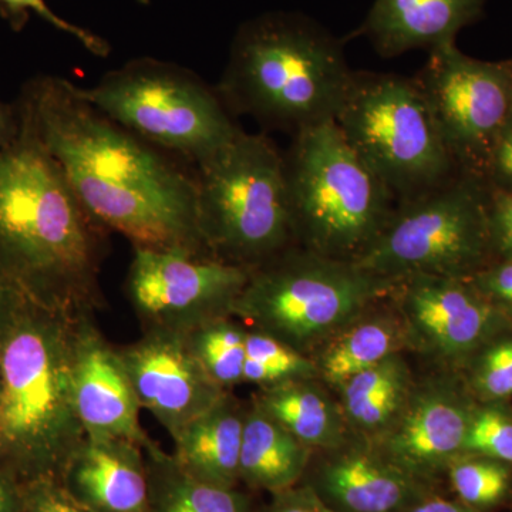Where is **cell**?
Returning <instances> with one entry per match:
<instances>
[{"instance_id": "obj_1", "label": "cell", "mask_w": 512, "mask_h": 512, "mask_svg": "<svg viewBox=\"0 0 512 512\" xmlns=\"http://www.w3.org/2000/svg\"><path fill=\"white\" fill-rule=\"evenodd\" d=\"M22 123L100 227L124 235L134 248L208 254L198 228L195 177L94 109L76 84L36 80L26 93Z\"/></svg>"}, {"instance_id": "obj_2", "label": "cell", "mask_w": 512, "mask_h": 512, "mask_svg": "<svg viewBox=\"0 0 512 512\" xmlns=\"http://www.w3.org/2000/svg\"><path fill=\"white\" fill-rule=\"evenodd\" d=\"M101 228L20 121L0 148V272L33 305L93 315L103 308Z\"/></svg>"}, {"instance_id": "obj_3", "label": "cell", "mask_w": 512, "mask_h": 512, "mask_svg": "<svg viewBox=\"0 0 512 512\" xmlns=\"http://www.w3.org/2000/svg\"><path fill=\"white\" fill-rule=\"evenodd\" d=\"M353 72L319 23L266 13L238 30L217 92L229 111L293 137L336 119Z\"/></svg>"}, {"instance_id": "obj_4", "label": "cell", "mask_w": 512, "mask_h": 512, "mask_svg": "<svg viewBox=\"0 0 512 512\" xmlns=\"http://www.w3.org/2000/svg\"><path fill=\"white\" fill-rule=\"evenodd\" d=\"M72 316L30 303L0 343V470L57 478L86 437L73 389Z\"/></svg>"}, {"instance_id": "obj_5", "label": "cell", "mask_w": 512, "mask_h": 512, "mask_svg": "<svg viewBox=\"0 0 512 512\" xmlns=\"http://www.w3.org/2000/svg\"><path fill=\"white\" fill-rule=\"evenodd\" d=\"M284 160L296 247L355 262L392 217V192L335 120L295 134Z\"/></svg>"}, {"instance_id": "obj_6", "label": "cell", "mask_w": 512, "mask_h": 512, "mask_svg": "<svg viewBox=\"0 0 512 512\" xmlns=\"http://www.w3.org/2000/svg\"><path fill=\"white\" fill-rule=\"evenodd\" d=\"M397 284L356 262L295 245L249 272L232 316L312 356L357 316L389 299Z\"/></svg>"}, {"instance_id": "obj_7", "label": "cell", "mask_w": 512, "mask_h": 512, "mask_svg": "<svg viewBox=\"0 0 512 512\" xmlns=\"http://www.w3.org/2000/svg\"><path fill=\"white\" fill-rule=\"evenodd\" d=\"M197 218L208 254L247 268L295 247L284 154L264 134L238 136L198 165Z\"/></svg>"}, {"instance_id": "obj_8", "label": "cell", "mask_w": 512, "mask_h": 512, "mask_svg": "<svg viewBox=\"0 0 512 512\" xmlns=\"http://www.w3.org/2000/svg\"><path fill=\"white\" fill-rule=\"evenodd\" d=\"M335 123L397 204L460 173L414 77L353 72Z\"/></svg>"}, {"instance_id": "obj_9", "label": "cell", "mask_w": 512, "mask_h": 512, "mask_svg": "<svg viewBox=\"0 0 512 512\" xmlns=\"http://www.w3.org/2000/svg\"><path fill=\"white\" fill-rule=\"evenodd\" d=\"M490 187L458 173L412 201L400 202L356 264L402 281L412 276L468 279L493 261Z\"/></svg>"}, {"instance_id": "obj_10", "label": "cell", "mask_w": 512, "mask_h": 512, "mask_svg": "<svg viewBox=\"0 0 512 512\" xmlns=\"http://www.w3.org/2000/svg\"><path fill=\"white\" fill-rule=\"evenodd\" d=\"M76 92L94 109L148 144L200 165L228 146L235 126L217 90L173 64L140 59Z\"/></svg>"}, {"instance_id": "obj_11", "label": "cell", "mask_w": 512, "mask_h": 512, "mask_svg": "<svg viewBox=\"0 0 512 512\" xmlns=\"http://www.w3.org/2000/svg\"><path fill=\"white\" fill-rule=\"evenodd\" d=\"M414 80L457 170L484 180L491 151L512 113L507 63L481 62L448 43L430 50Z\"/></svg>"}, {"instance_id": "obj_12", "label": "cell", "mask_w": 512, "mask_h": 512, "mask_svg": "<svg viewBox=\"0 0 512 512\" xmlns=\"http://www.w3.org/2000/svg\"><path fill=\"white\" fill-rule=\"evenodd\" d=\"M249 272L208 254L134 248L126 293L144 330L188 333L232 316Z\"/></svg>"}, {"instance_id": "obj_13", "label": "cell", "mask_w": 512, "mask_h": 512, "mask_svg": "<svg viewBox=\"0 0 512 512\" xmlns=\"http://www.w3.org/2000/svg\"><path fill=\"white\" fill-rule=\"evenodd\" d=\"M390 299L403 320L409 350L434 367L467 365L508 319L468 279L412 276L399 281Z\"/></svg>"}, {"instance_id": "obj_14", "label": "cell", "mask_w": 512, "mask_h": 512, "mask_svg": "<svg viewBox=\"0 0 512 512\" xmlns=\"http://www.w3.org/2000/svg\"><path fill=\"white\" fill-rule=\"evenodd\" d=\"M476 399L456 369L417 376L402 414L375 446L407 473L431 484L463 456Z\"/></svg>"}, {"instance_id": "obj_15", "label": "cell", "mask_w": 512, "mask_h": 512, "mask_svg": "<svg viewBox=\"0 0 512 512\" xmlns=\"http://www.w3.org/2000/svg\"><path fill=\"white\" fill-rule=\"evenodd\" d=\"M119 350L141 410L153 414L171 437L227 392L205 372L187 333L143 330Z\"/></svg>"}, {"instance_id": "obj_16", "label": "cell", "mask_w": 512, "mask_h": 512, "mask_svg": "<svg viewBox=\"0 0 512 512\" xmlns=\"http://www.w3.org/2000/svg\"><path fill=\"white\" fill-rule=\"evenodd\" d=\"M301 483L339 512H402L437 485L407 473L365 439L315 451Z\"/></svg>"}, {"instance_id": "obj_17", "label": "cell", "mask_w": 512, "mask_h": 512, "mask_svg": "<svg viewBox=\"0 0 512 512\" xmlns=\"http://www.w3.org/2000/svg\"><path fill=\"white\" fill-rule=\"evenodd\" d=\"M73 389L86 436L123 439L146 446L140 403L120 350L94 323L93 315L73 323Z\"/></svg>"}, {"instance_id": "obj_18", "label": "cell", "mask_w": 512, "mask_h": 512, "mask_svg": "<svg viewBox=\"0 0 512 512\" xmlns=\"http://www.w3.org/2000/svg\"><path fill=\"white\" fill-rule=\"evenodd\" d=\"M60 483L96 512H150L144 447L133 441L84 437Z\"/></svg>"}, {"instance_id": "obj_19", "label": "cell", "mask_w": 512, "mask_h": 512, "mask_svg": "<svg viewBox=\"0 0 512 512\" xmlns=\"http://www.w3.org/2000/svg\"><path fill=\"white\" fill-rule=\"evenodd\" d=\"M487 0H375L360 33L383 57L456 43Z\"/></svg>"}, {"instance_id": "obj_20", "label": "cell", "mask_w": 512, "mask_h": 512, "mask_svg": "<svg viewBox=\"0 0 512 512\" xmlns=\"http://www.w3.org/2000/svg\"><path fill=\"white\" fill-rule=\"evenodd\" d=\"M244 404L225 392L207 412L171 437L174 460L192 477L218 487L237 488L244 434Z\"/></svg>"}, {"instance_id": "obj_21", "label": "cell", "mask_w": 512, "mask_h": 512, "mask_svg": "<svg viewBox=\"0 0 512 512\" xmlns=\"http://www.w3.org/2000/svg\"><path fill=\"white\" fill-rule=\"evenodd\" d=\"M409 352L406 329L392 299L376 303L336 333L312 355L318 379L335 392L350 377Z\"/></svg>"}, {"instance_id": "obj_22", "label": "cell", "mask_w": 512, "mask_h": 512, "mask_svg": "<svg viewBox=\"0 0 512 512\" xmlns=\"http://www.w3.org/2000/svg\"><path fill=\"white\" fill-rule=\"evenodd\" d=\"M251 402L313 451L338 447L352 436L338 396L318 377L261 387Z\"/></svg>"}, {"instance_id": "obj_23", "label": "cell", "mask_w": 512, "mask_h": 512, "mask_svg": "<svg viewBox=\"0 0 512 512\" xmlns=\"http://www.w3.org/2000/svg\"><path fill=\"white\" fill-rule=\"evenodd\" d=\"M417 376L404 353L350 377L335 390L350 434L375 443L402 414Z\"/></svg>"}, {"instance_id": "obj_24", "label": "cell", "mask_w": 512, "mask_h": 512, "mask_svg": "<svg viewBox=\"0 0 512 512\" xmlns=\"http://www.w3.org/2000/svg\"><path fill=\"white\" fill-rule=\"evenodd\" d=\"M313 453L264 410L249 402L239 457V483L276 494L301 484Z\"/></svg>"}, {"instance_id": "obj_25", "label": "cell", "mask_w": 512, "mask_h": 512, "mask_svg": "<svg viewBox=\"0 0 512 512\" xmlns=\"http://www.w3.org/2000/svg\"><path fill=\"white\" fill-rule=\"evenodd\" d=\"M144 456L150 512H254L248 494L192 477L153 439L144 446Z\"/></svg>"}, {"instance_id": "obj_26", "label": "cell", "mask_w": 512, "mask_h": 512, "mask_svg": "<svg viewBox=\"0 0 512 512\" xmlns=\"http://www.w3.org/2000/svg\"><path fill=\"white\" fill-rule=\"evenodd\" d=\"M247 333V326L235 316L210 320L187 333L192 352L205 372L227 392L244 383Z\"/></svg>"}, {"instance_id": "obj_27", "label": "cell", "mask_w": 512, "mask_h": 512, "mask_svg": "<svg viewBox=\"0 0 512 512\" xmlns=\"http://www.w3.org/2000/svg\"><path fill=\"white\" fill-rule=\"evenodd\" d=\"M318 377L312 356L298 352L274 336L248 329L245 343L244 383L278 386L292 380Z\"/></svg>"}, {"instance_id": "obj_28", "label": "cell", "mask_w": 512, "mask_h": 512, "mask_svg": "<svg viewBox=\"0 0 512 512\" xmlns=\"http://www.w3.org/2000/svg\"><path fill=\"white\" fill-rule=\"evenodd\" d=\"M446 477L457 500L480 512L504 500L510 491L511 466L493 458L463 454L448 466Z\"/></svg>"}, {"instance_id": "obj_29", "label": "cell", "mask_w": 512, "mask_h": 512, "mask_svg": "<svg viewBox=\"0 0 512 512\" xmlns=\"http://www.w3.org/2000/svg\"><path fill=\"white\" fill-rule=\"evenodd\" d=\"M463 376L478 403H504L512 397V333L497 335L468 360Z\"/></svg>"}, {"instance_id": "obj_30", "label": "cell", "mask_w": 512, "mask_h": 512, "mask_svg": "<svg viewBox=\"0 0 512 512\" xmlns=\"http://www.w3.org/2000/svg\"><path fill=\"white\" fill-rule=\"evenodd\" d=\"M464 454L493 458L512 467V414L504 403H476Z\"/></svg>"}, {"instance_id": "obj_31", "label": "cell", "mask_w": 512, "mask_h": 512, "mask_svg": "<svg viewBox=\"0 0 512 512\" xmlns=\"http://www.w3.org/2000/svg\"><path fill=\"white\" fill-rule=\"evenodd\" d=\"M0 9L5 12L6 18H8L10 22L16 23V26H20L25 22L29 12H35L36 15L45 19L50 25L62 30V32L67 33V35L73 36L74 39L79 40L93 55L101 57L109 55V43L104 42L101 37L94 35V33L89 32V30L72 25V23L57 16L56 13L49 8L46 0H0Z\"/></svg>"}, {"instance_id": "obj_32", "label": "cell", "mask_w": 512, "mask_h": 512, "mask_svg": "<svg viewBox=\"0 0 512 512\" xmlns=\"http://www.w3.org/2000/svg\"><path fill=\"white\" fill-rule=\"evenodd\" d=\"M26 512H96L80 503L57 478L23 483Z\"/></svg>"}, {"instance_id": "obj_33", "label": "cell", "mask_w": 512, "mask_h": 512, "mask_svg": "<svg viewBox=\"0 0 512 512\" xmlns=\"http://www.w3.org/2000/svg\"><path fill=\"white\" fill-rule=\"evenodd\" d=\"M468 281L498 311L512 318V259L490 262Z\"/></svg>"}, {"instance_id": "obj_34", "label": "cell", "mask_w": 512, "mask_h": 512, "mask_svg": "<svg viewBox=\"0 0 512 512\" xmlns=\"http://www.w3.org/2000/svg\"><path fill=\"white\" fill-rule=\"evenodd\" d=\"M490 231L493 258L512 259V192H490Z\"/></svg>"}, {"instance_id": "obj_35", "label": "cell", "mask_w": 512, "mask_h": 512, "mask_svg": "<svg viewBox=\"0 0 512 512\" xmlns=\"http://www.w3.org/2000/svg\"><path fill=\"white\" fill-rule=\"evenodd\" d=\"M484 180L490 190L512 192V113L491 151Z\"/></svg>"}, {"instance_id": "obj_36", "label": "cell", "mask_w": 512, "mask_h": 512, "mask_svg": "<svg viewBox=\"0 0 512 512\" xmlns=\"http://www.w3.org/2000/svg\"><path fill=\"white\" fill-rule=\"evenodd\" d=\"M256 512H339L313 493L306 484H298L289 490L271 495L264 508Z\"/></svg>"}, {"instance_id": "obj_37", "label": "cell", "mask_w": 512, "mask_h": 512, "mask_svg": "<svg viewBox=\"0 0 512 512\" xmlns=\"http://www.w3.org/2000/svg\"><path fill=\"white\" fill-rule=\"evenodd\" d=\"M30 303L18 286L0 272V343Z\"/></svg>"}, {"instance_id": "obj_38", "label": "cell", "mask_w": 512, "mask_h": 512, "mask_svg": "<svg viewBox=\"0 0 512 512\" xmlns=\"http://www.w3.org/2000/svg\"><path fill=\"white\" fill-rule=\"evenodd\" d=\"M0 512H26L22 481L3 470H0Z\"/></svg>"}, {"instance_id": "obj_39", "label": "cell", "mask_w": 512, "mask_h": 512, "mask_svg": "<svg viewBox=\"0 0 512 512\" xmlns=\"http://www.w3.org/2000/svg\"><path fill=\"white\" fill-rule=\"evenodd\" d=\"M402 512H477L468 505L461 503L457 498L444 497L439 490L424 495L420 500L414 501L409 507L404 508Z\"/></svg>"}, {"instance_id": "obj_40", "label": "cell", "mask_w": 512, "mask_h": 512, "mask_svg": "<svg viewBox=\"0 0 512 512\" xmlns=\"http://www.w3.org/2000/svg\"><path fill=\"white\" fill-rule=\"evenodd\" d=\"M16 130H18V127L10 119L8 111L3 109L2 104H0V148L5 147L12 140Z\"/></svg>"}, {"instance_id": "obj_41", "label": "cell", "mask_w": 512, "mask_h": 512, "mask_svg": "<svg viewBox=\"0 0 512 512\" xmlns=\"http://www.w3.org/2000/svg\"><path fill=\"white\" fill-rule=\"evenodd\" d=\"M508 69H510L511 76H512V60L511 62H507Z\"/></svg>"}, {"instance_id": "obj_42", "label": "cell", "mask_w": 512, "mask_h": 512, "mask_svg": "<svg viewBox=\"0 0 512 512\" xmlns=\"http://www.w3.org/2000/svg\"><path fill=\"white\" fill-rule=\"evenodd\" d=\"M0 409H2V389H0Z\"/></svg>"}]
</instances>
